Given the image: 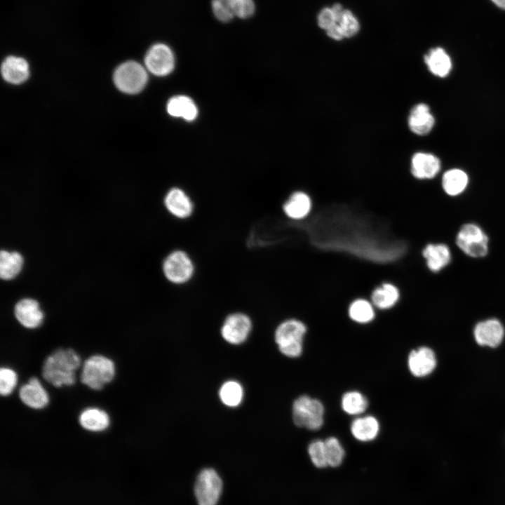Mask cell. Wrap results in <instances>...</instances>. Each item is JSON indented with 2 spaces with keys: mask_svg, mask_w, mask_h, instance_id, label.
Instances as JSON below:
<instances>
[{
  "mask_svg": "<svg viewBox=\"0 0 505 505\" xmlns=\"http://www.w3.org/2000/svg\"><path fill=\"white\" fill-rule=\"evenodd\" d=\"M81 364V357L74 349H58L45 359L41 375L55 387L72 386L76 382V372Z\"/></svg>",
  "mask_w": 505,
  "mask_h": 505,
  "instance_id": "cell-1",
  "label": "cell"
},
{
  "mask_svg": "<svg viewBox=\"0 0 505 505\" xmlns=\"http://www.w3.org/2000/svg\"><path fill=\"white\" fill-rule=\"evenodd\" d=\"M116 368L114 361L103 355L90 356L83 363L81 382L95 391L101 390L114 379Z\"/></svg>",
  "mask_w": 505,
  "mask_h": 505,
  "instance_id": "cell-2",
  "label": "cell"
},
{
  "mask_svg": "<svg viewBox=\"0 0 505 505\" xmlns=\"http://www.w3.org/2000/svg\"><path fill=\"white\" fill-rule=\"evenodd\" d=\"M306 325L297 319L282 322L275 331V341L279 351L289 358L299 356L303 351Z\"/></svg>",
  "mask_w": 505,
  "mask_h": 505,
  "instance_id": "cell-3",
  "label": "cell"
},
{
  "mask_svg": "<svg viewBox=\"0 0 505 505\" xmlns=\"http://www.w3.org/2000/svg\"><path fill=\"white\" fill-rule=\"evenodd\" d=\"M292 413L296 426L311 431L320 429L324 422L325 408L323 403L307 395L300 396L295 400Z\"/></svg>",
  "mask_w": 505,
  "mask_h": 505,
  "instance_id": "cell-4",
  "label": "cell"
},
{
  "mask_svg": "<svg viewBox=\"0 0 505 505\" xmlns=\"http://www.w3.org/2000/svg\"><path fill=\"white\" fill-rule=\"evenodd\" d=\"M455 241L459 250L470 257L482 258L488 253V236L476 223L463 224L457 234Z\"/></svg>",
  "mask_w": 505,
  "mask_h": 505,
  "instance_id": "cell-5",
  "label": "cell"
},
{
  "mask_svg": "<svg viewBox=\"0 0 505 505\" xmlns=\"http://www.w3.org/2000/svg\"><path fill=\"white\" fill-rule=\"evenodd\" d=\"M145 68L136 61L121 64L114 71V82L122 92L135 94L140 92L147 81Z\"/></svg>",
  "mask_w": 505,
  "mask_h": 505,
  "instance_id": "cell-6",
  "label": "cell"
},
{
  "mask_svg": "<svg viewBox=\"0 0 505 505\" xmlns=\"http://www.w3.org/2000/svg\"><path fill=\"white\" fill-rule=\"evenodd\" d=\"M222 490V481L213 469H203L198 474L194 493L198 505H216Z\"/></svg>",
  "mask_w": 505,
  "mask_h": 505,
  "instance_id": "cell-7",
  "label": "cell"
},
{
  "mask_svg": "<svg viewBox=\"0 0 505 505\" xmlns=\"http://www.w3.org/2000/svg\"><path fill=\"white\" fill-rule=\"evenodd\" d=\"M144 65L147 70L153 74L159 76H166L174 69V53L167 44L156 43L146 52Z\"/></svg>",
  "mask_w": 505,
  "mask_h": 505,
  "instance_id": "cell-8",
  "label": "cell"
},
{
  "mask_svg": "<svg viewBox=\"0 0 505 505\" xmlns=\"http://www.w3.org/2000/svg\"><path fill=\"white\" fill-rule=\"evenodd\" d=\"M163 270L168 281L175 284H182L191 278L194 267L186 252L175 250L164 260Z\"/></svg>",
  "mask_w": 505,
  "mask_h": 505,
  "instance_id": "cell-9",
  "label": "cell"
},
{
  "mask_svg": "<svg viewBox=\"0 0 505 505\" xmlns=\"http://www.w3.org/2000/svg\"><path fill=\"white\" fill-rule=\"evenodd\" d=\"M251 328L252 322L247 315L235 313L225 319L221 328V335L226 342L240 344L246 340Z\"/></svg>",
  "mask_w": 505,
  "mask_h": 505,
  "instance_id": "cell-10",
  "label": "cell"
},
{
  "mask_svg": "<svg viewBox=\"0 0 505 505\" xmlns=\"http://www.w3.org/2000/svg\"><path fill=\"white\" fill-rule=\"evenodd\" d=\"M473 335L479 345L496 347L503 340L504 328L498 319L489 318L475 325Z\"/></svg>",
  "mask_w": 505,
  "mask_h": 505,
  "instance_id": "cell-11",
  "label": "cell"
},
{
  "mask_svg": "<svg viewBox=\"0 0 505 505\" xmlns=\"http://www.w3.org/2000/svg\"><path fill=\"white\" fill-rule=\"evenodd\" d=\"M19 398L27 407L40 410L49 403V396L38 378L32 377L27 383L20 386Z\"/></svg>",
  "mask_w": 505,
  "mask_h": 505,
  "instance_id": "cell-12",
  "label": "cell"
},
{
  "mask_svg": "<svg viewBox=\"0 0 505 505\" xmlns=\"http://www.w3.org/2000/svg\"><path fill=\"white\" fill-rule=\"evenodd\" d=\"M408 365L411 374L422 377L431 374L436 366V358L432 349L422 346L410 351Z\"/></svg>",
  "mask_w": 505,
  "mask_h": 505,
  "instance_id": "cell-13",
  "label": "cell"
},
{
  "mask_svg": "<svg viewBox=\"0 0 505 505\" xmlns=\"http://www.w3.org/2000/svg\"><path fill=\"white\" fill-rule=\"evenodd\" d=\"M410 168L412 175L417 179H432L439 172L440 162L431 154L417 152L412 157Z\"/></svg>",
  "mask_w": 505,
  "mask_h": 505,
  "instance_id": "cell-14",
  "label": "cell"
},
{
  "mask_svg": "<svg viewBox=\"0 0 505 505\" xmlns=\"http://www.w3.org/2000/svg\"><path fill=\"white\" fill-rule=\"evenodd\" d=\"M422 256L427 268L433 273L442 271L452 260L449 246L443 243L427 244L422 250Z\"/></svg>",
  "mask_w": 505,
  "mask_h": 505,
  "instance_id": "cell-15",
  "label": "cell"
},
{
  "mask_svg": "<svg viewBox=\"0 0 505 505\" xmlns=\"http://www.w3.org/2000/svg\"><path fill=\"white\" fill-rule=\"evenodd\" d=\"M14 312L18 322L29 329L38 328L43 319V314L38 302L32 299H24L18 302Z\"/></svg>",
  "mask_w": 505,
  "mask_h": 505,
  "instance_id": "cell-16",
  "label": "cell"
},
{
  "mask_svg": "<svg viewBox=\"0 0 505 505\" xmlns=\"http://www.w3.org/2000/svg\"><path fill=\"white\" fill-rule=\"evenodd\" d=\"M434 123V117L427 105L419 103L410 110L408 123L409 128L415 134L418 135L428 134L432 130Z\"/></svg>",
  "mask_w": 505,
  "mask_h": 505,
  "instance_id": "cell-17",
  "label": "cell"
},
{
  "mask_svg": "<svg viewBox=\"0 0 505 505\" xmlns=\"http://www.w3.org/2000/svg\"><path fill=\"white\" fill-rule=\"evenodd\" d=\"M1 74L3 78L8 83L13 84L22 83L29 77V64L22 57L8 56L2 62Z\"/></svg>",
  "mask_w": 505,
  "mask_h": 505,
  "instance_id": "cell-18",
  "label": "cell"
},
{
  "mask_svg": "<svg viewBox=\"0 0 505 505\" xmlns=\"http://www.w3.org/2000/svg\"><path fill=\"white\" fill-rule=\"evenodd\" d=\"M167 210L175 217L184 219L191 215L193 204L189 197L179 188L170 189L164 200Z\"/></svg>",
  "mask_w": 505,
  "mask_h": 505,
  "instance_id": "cell-19",
  "label": "cell"
},
{
  "mask_svg": "<svg viewBox=\"0 0 505 505\" xmlns=\"http://www.w3.org/2000/svg\"><path fill=\"white\" fill-rule=\"evenodd\" d=\"M79 423L86 431L101 432L109 426L110 418L104 410L89 407L83 410L79 414Z\"/></svg>",
  "mask_w": 505,
  "mask_h": 505,
  "instance_id": "cell-20",
  "label": "cell"
},
{
  "mask_svg": "<svg viewBox=\"0 0 505 505\" xmlns=\"http://www.w3.org/2000/svg\"><path fill=\"white\" fill-rule=\"evenodd\" d=\"M352 436L358 441L370 442L375 440L379 431V424L376 417L367 415L353 420L350 427Z\"/></svg>",
  "mask_w": 505,
  "mask_h": 505,
  "instance_id": "cell-21",
  "label": "cell"
},
{
  "mask_svg": "<svg viewBox=\"0 0 505 505\" xmlns=\"http://www.w3.org/2000/svg\"><path fill=\"white\" fill-rule=\"evenodd\" d=\"M424 62L429 70L439 77L446 76L452 68V62L445 50L440 47L431 49L424 55Z\"/></svg>",
  "mask_w": 505,
  "mask_h": 505,
  "instance_id": "cell-22",
  "label": "cell"
},
{
  "mask_svg": "<svg viewBox=\"0 0 505 505\" xmlns=\"http://www.w3.org/2000/svg\"><path fill=\"white\" fill-rule=\"evenodd\" d=\"M283 208L285 215L290 218L302 219L309 213L311 209V201L306 193L295 191L285 201Z\"/></svg>",
  "mask_w": 505,
  "mask_h": 505,
  "instance_id": "cell-23",
  "label": "cell"
},
{
  "mask_svg": "<svg viewBox=\"0 0 505 505\" xmlns=\"http://www.w3.org/2000/svg\"><path fill=\"white\" fill-rule=\"evenodd\" d=\"M168 113L174 117L182 118L186 121L194 120L198 109L194 102L185 95H177L169 100L167 104Z\"/></svg>",
  "mask_w": 505,
  "mask_h": 505,
  "instance_id": "cell-24",
  "label": "cell"
},
{
  "mask_svg": "<svg viewBox=\"0 0 505 505\" xmlns=\"http://www.w3.org/2000/svg\"><path fill=\"white\" fill-rule=\"evenodd\" d=\"M400 292L392 283H385L376 288L371 294L372 304L379 309H389L398 301Z\"/></svg>",
  "mask_w": 505,
  "mask_h": 505,
  "instance_id": "cell-25",
  "label": "cell"
},
{
  "mask_svg": "<svg viewBox=\"0 0 505 505\" xmlns=\"http://www.w3.org/2000/svg\"><path fill=\"white\" fill-rule=\"evenodd\" d=\"M468 183L467 174L457 168L446 171L442 178L443 189L450 196H457L464 192Z\"/></svg>",
  "mask_w": 505,
  "mask_h": 505,
  "instance_id": "cell-26",
  "label": "cell"
},
{
  "mask_svg": "<svg viewBox=\"0 0 505 505\" xmlns=\"http://www.w3.org/2000/svg\"><path fill=\"white\" fill-rule=\"evenodd\" d=\"M349 318L358 323H368L375 318V310L367 299L359 298L353 301L348 309Z\"/></svg>",
  "mask_w": 505,
  "mask_h": 505,
  "instance_id": "cell-27",
  "label": "cell"
},
{
  "mask_svg": "<svg viewBox=\"0 0 505 505\" xmlns=\"http://www.w3.org/2000/svg\"><path fill=\"white\" fill-rule=\"evenodd\" d=\"M22 257L18 252L1 251L0 255V276L3 279H11L20 271Z\"/></svg>",
  "mask_w": 505,
  "mask_h": 505,
  "instance_id": "cell-28",
  "label": "cell"
},
{
  "mask_svg": "<svg viewBox=\"0 0 505 505\" xmlns=\"http://www.w3.org/2000/svg\"><path fill=\"white\" fill-rule=\"evenodd\" d=\"M341 406L348 415H358L363 414L368 406L367 398L361 392L350 391L342 397Z\"/></svg>",
  "mask_w": 505,
  "mask_h": 505,
  "instance_id": "cell-29",
  "label": "cell"
},
{
  "mask_svg": "<svg viewBox=\"0 0 505 505\" xmlns=\"http://www.w3.org/2000/svg\"><path fill=\"white\" fill-rule=\"evenodd\" d=\"M219 396L223 404L234 408L241 404L243 397V387L236 381L229 380L224 382L219 391Z\"/></svg>",
  "mask_w": 505,
  "mask_h": 505,
  "instance_id": "cell-30",
  "label": "cell"
},
{
  "mask_svg": "<svg viewBox=\"0 0 505 505\" xmlns=\"http://www.w3.org/2000/svg\"><path fill=\"white\" fill-rule=\"evenodd\" d=\"M328 466L333 468L339 466L344 459L345 451L339 440L333 436L325 440Z\"/></svg>",
  "mask_w": 505,
  "mask_h": 505,
  "instance_id": "cell-31",
  "label": "cell"
},
{
  "mask_svg": "<svg viewBox=\"0 0 505 505\" xmlns=\"http://www.w3.org/2000/svg\"><path fill=\"white\" fill-rule=\"evenodd\" d=\"M221 1L234 18L248 19L255 12L254 0H221Z\"/></svg>",
  "mask_w": 505,
  "mask_h": 505,
  "instance_id": "cell-32",
  "label": "cell"
},
{
  "mask_svg": "<svg viewBox=\"0 0 505 505\" xmlns=\"http://www.w3.org/2000/svg\"><path fill=\"white\" fill-rule=\"evenodd\" d=\"M308 454L314 466L323 469L328 466L324 440L316 439L308 446Z\"/></svg>",
  "mask_w": 505,
  "mask_h": 505,
  "instance_id": "cell-33",
  "label": "cell"
},
{
  "mask_svg": "<svg viewBox=\"0 0 505 505\" xmlns=\"http://www.w3.org/2000/svg\"><path fill=\"white\" fill-rule=\"evenodd\" d=\"M18 384V375L14 370L4 367L0 370V393L2 396L11 395Z\"/></svg>",
  "mask_w": 505,
  "mask_h": 505,
  "instance_id": "cell-34",
  "label": "cell"
},
{
  "mask_svg": "<svg viewBox=\"0 0 505 505\" xmlns=\"http://www.w3.org/2000/svg\"><path fill=\"white\" fill-rule=\"evenodd\" d=\"M338 23L341 27L344 38L354 36L359 30L360 25L357 18L349 10H344Z\"/></svg>",
  "mask_w": 505,
  "mask_h": 505,
  "instance_id": "cell-35",
  "label": "cell"
},
{
  "mask_svg": "<svg viewBox=\"0 0 505 505\" xmlns=\"http://www.w3.org/2000/svg\"><path fill=\"white\" fill-rule=\"evenodd\" d=\"M210 7L215 18L221 22H229L234 18L221 0H211Z\"/></svg>",
  "mask_w": 505,
  "mask_h": 505,
  "instance_id": "cell-36",
  "label": "cell"
},
{
  "mask_svg": "<svg viewBox=\"0 0 505 505\" xmlns=\"http://www.w3.org/2000/svg\"><path fill=\"white\" fill-rule=\"evenodd\" d=\"M317 21L318 26L325 31L337 22L331 8L322 9L318 15Z\"/></svg>",
  "mask_w": 505,
  "mask_h": 505,
  "instance_id": "cell-37",
  "label": "cell"
},
{
  "mask_svg": "<svg viewBox=\"0 0 505 505\" xmlns=\"http://www.w3.org/2000/svg\"><path fill=\"white\" fill-rule=\"evenodd\" d=\"M326 32L328 36L332 39L342 40L344 39L342 30L338 22L326 30Z\"/></svg>",
  "mask_w": 505,
  "mask_h": 505,
  "instance_id": "cell-38",
  "label": "cell"
},
{
  "mask_svg": "<svg viewBox=\"0 0 505 505\" xmlns=\"http://www.w3.org/2000/svg\"><path fill=\"white\" fill-rule=\"evenodd\" d=\"M331 9L336 18L337 22L339 20L342 15H343L344 10L342 7V6L339 4H335L332 7Z\"/></svg>",
  "mask_w": 505,
  "mask_h": 505,
  "instance_id": "cell-39",
  "label": "cell"
},
{
  "mask_svg": "<svg viewBox=\"0 0 505 505\" xmlns=\"http://www.w3.org/2000/svg\"><path fill=\"white\" fill-rule=\"evenodd\" d=\"M497 6L505 9V0H492Z\"/></svg>",
  "mask_w": 505,
  "mask_h": 505,
  "instance_id": "cell-40",
  "label": "cell"
}]
</instances>
